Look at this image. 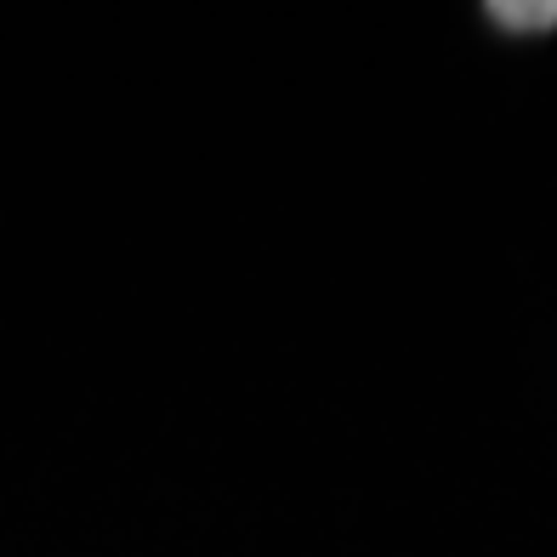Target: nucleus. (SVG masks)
I'll list each match as a JSON object with an SVG mask.
<instances>
[{"label": "nucleus", "mask_w": 557, "mask_h": 557, "mask_svg": "<svg viewBox=\"0 0 557 557\" xmlns=\"http://www.w3.org/2000/svg\"><path fill=\"white\" fill-rule=\"evenodd\" d=\"M490 17L500 29H552L557 0H490Z\"/></svg>", "instance_id": "obj_1"}]
</instances>
